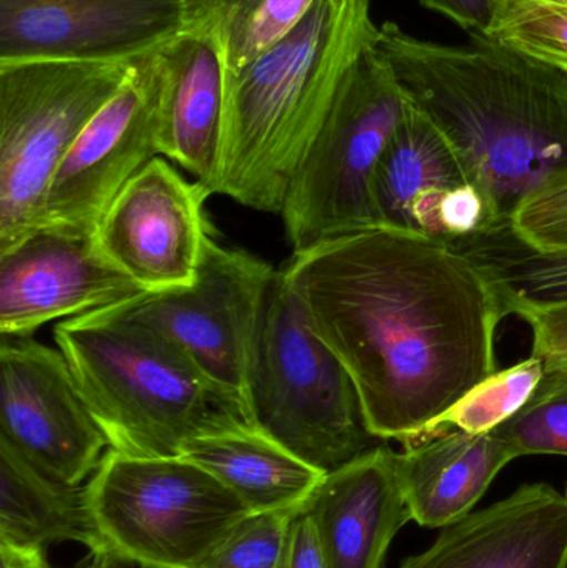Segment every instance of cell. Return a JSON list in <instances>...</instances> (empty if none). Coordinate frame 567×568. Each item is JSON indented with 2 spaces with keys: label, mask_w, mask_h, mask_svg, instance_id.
Listing matches in <instances>:
<instances>
[{
  "label": "cell",
  "mask_w": 567,
  "mask_h": 568,
  "mask_svg": "<svg viewBox=\"0 0 567 568\" xmlns=\"http://www.w3.org/2000/svg\"><path fill=\"white\" fill-rule=\"evenodd\" d=\"M408 103L378 47H369L343 82L286 190L280 215L293 253L376 226L373 173Z\"/></svg>",
  "instance_id": "52a82bcc"
},
{
  "label": "cell",
  "mask_w": 567,
  "mask_h": 568,
  "mask_svg": "<svg viewBox=\"0 0 567 568\" xmlns=\"http://www.w3.org/2000/svg\"><path fill=\"white\" fill-rule=\"evenodd\" d=\"M300 513L252 514L199 568H283L290 529Z\"/></svg>",
  "instance_id": "4316f807"
},
{
  "label": "cell",
  "mask_w": 567,
  "mask_h": 568,
  "mask_svg": "<svg viewBox=\"0 0 567 568\" xmlns=\"http://www.w3.org/2000/svg\"><path fill=\"white\" fill-rule=\"evenodd\" d=\"M180 457L229 487L250 514L305 509L328 474L252 426L190 439Z\"/></svg>",
  "instance_id": "ffe728a7"
},
{
  "label": "cell",
  "mask_w": 567,
  "mask_h": 568,
  "mask_svg": "<svg viewBox=\"0 0 567 568\" xmlns=\"http://www.w3.org/2000/svg\"><path fill=\"white\" fill-rule=\"evenodd\" d=\"M493 433L516 457H567V371H546L531 399Z\"/></svg>",
  "instance_id": "484cf974"
},
{
  "label": "cell",
  "mask_w": 567,
  "mask_h": 568,
  "mask_svg": "<svg viewBox=\"0 0 567 568\" xmlns=\"http://www.w3.org/2000/svg\"><path fill=\"white\" fill-rule=\"evenodd\" d=\"M145 293L117 270L93 235L40 229L0 253V334L29 337L43 324Z\"/></svg>",
  "instance_id": "5bb4252c"
},
{
  "label": "cell",
  "mask_w": 567,
  "mask_h": 568,
  "mask_svg": "<svg viewBox=\"0 0 567 568\" xmlns=\"http://www.w3.org/2000/svg\"><path fill=\"white\" fill-rule=\"evenodd\" d=\"M486 36L567 73V2L503 0Z\"/></svg>",
  "instance_id": "d4e9b609"
},
{
  "label": "cell",
  "mask_w": 567,
  "mask_h": 568,
  "mask_svg": "<svg viewBox=\"0 0 567 568\" xmlns=\"http://www.w3.org/2000/svg\"><path fill=\"white\" fill-rule=\"evenodd\" d=\"M53 337L115 453L179 457L190 439L250 426L176 347L117 306L60 321Z\"/></svg>",
  "instance_id": "277c9868"
},
{
  "label": "cell",
  "mask_w": 567,
  "mask_h": 568,
  "mask_svg": "<svg viewBox=\"0 0 567 568\" xmlns=\"http://www.w3.org/2000/svg\"><path fill=\"white\" fill-rule=\"evenodd\" d=\"M160 79L153 52L135 60L57 166L42 229L93 235L123 186L160 155Z\"/></svg>",
  "instance_id": "30bf717a"
},
{
  "label": "cell",
  "mask_w": 567,
  "mask_h": 568,
  "mask_svg": "<svg viewBox=\"0 0 567 568\" xmlns=\"http://www.w3.org/2000/svg\"><path fill=\"white\" fill-rule=\"evenodd\" d=\"M565 497H566V503H567V490H566V496Z\"/></svg>",
  "instance_id": "836d02e7"
},
{
  "label": "cell",
  "mask_w": 567,
  "mask_h": 568,
  "mask_svg": "<svg viewBox=\"0 0 567 568\" xmlns=\"http://www.w3.org/2000/svg\"><path fill=\"white\" fill-rule=\"evenodd\" d=\"M316 0H186L189 23L215 33L225 60L226 77L288 36Z\"/></svg>",
  "instance_id": "603a6c76"
},
{
  "label": "cell",
  "mask_w": 567,
  "mask_h": 568,
  "mask_svg": "<svg viewBox=\"0 0 567 568\" xmlns=\"http://www.w3.org/2000/svg\"><path fill=\"white\" fill-rule=\"evenodd\" d=\"M489 276L506 313L567 306V248L539 252L523 243L508 225L448 242Z\"/></svg>",
  "instance_id": "7402d4cb"
},
{
  "label": "cell",
  "mask_w": 567,
  "mask_h": 568,
  "mask_svg": "<svg viewBox=\"0 0 567 568\" xmlns=\"http://www.w3.org/2000/svg\"><path fill=\"white\" fill-rule=\"evenodd\" d=\"M72 542L89 554H109L87 486H70L33 466L0 437V544L47 550Z\"/></svg>",
  "instance_id": "44dd1931"
},
{
  "label": "cell",
  "mask_w": 567,
  "mask_h": 568,
  "mask_svg": "<svg viewBox=\"0 0 567 568\" xmlns=\"http://www.w3.org/2000/svg\"><path fill=\"white\" fill-rule=\"evenodd\" d=\"M533 331V356L546 371H567V306L546 307L523 313Z\"/></svg>",
  "instance_id": "f1b7e54d"
},
{
  "label": "cell",
  "mask_w": 567,
  "mask_h": 568,
  "mask_svg": "<svg viewBox=\"0 0 567 568\" xmlns=\"http://www.w3.org/2000/svg\"><path fill=\"white\" fill-rule=\"evenodd\" d=\"M209 192L186 182L165 156L150 160L103 213L93 239L102 255L143 291L195 282L210 225Z\"/></svg>",
  "instance_id": "7c38bea8"
},
{
  "label": "cell",
  "mask_w": 567,
  "mask_h": 568,
  "mask_svg": "<svg viewBox=\"0 0 567 568\" xmlns=\"http://www.w3.org/2000/svg\"><path fill=\"white\" fill-rule=\"evenodd\" d=\"M472 183L476 185L475 176L445 133L409 102L373 173L376 226L435 239L443 196Z\"/></svg>",
  "instance_id": "ac0fdd59"
},
{
  "label": "cell",
  "mask_w": 567,
  "mask_h": 568,
  "mask_svg": "<svg viewBox=\"0 0 567 568\" xmlns=\"http://www.w3.org/2000/svg\"><path fill=\"white\" fill-rule=\"evenodd\" d=\"M2 568H50L47 550L23 549V547L0 544Z\"/></svg>",
  "instance_id": "1f68e13d"
},
{
  "label": "cell",
  "mask_w": 567,
  "mask_h": 568,
  "mask_svg": "<svg viewBox=\"0 0 567 568\" xmlns=\"http://www.w3.org/2000/svg\"><path fill=\"white\" fill-rule=\"evenodd\" d=\"M276 270L213 239L203 245L195 282L115 304L165 337L250 419L249 381L263 306ZM253 427V426H252Z\"/></svg>",
  "instance_id": "9c48e42d"
},
{
  "label": "cell",
  "mask_w": 567,
  "mask_h": 568,
  "mask_svg": "<svg viewBox=\"0 0 567 568\" xmlns=\"http://www.w3.org/2000/svg\"><path fill=\"white\" fill-rule=\"evenodd\" d=\"M186 27V0H0V63L126 62Z\"/></svg>",
  "instance_id": "4fadbf2b"
},
{
  "label": "cell",
  "mask_w": 567,
  "mask_h": 568,
  "mask_svg": "<svg viewBox=\"0 0 567 568\" xmlns=\"http://www.w3.org/2000/svg\"><path fill=\"white\" fill-rule=\"evenodd\" d=\"M0 437L53 479L82 486L110 449L62 351L2 337Z\"/></svg>",
  "instance_id": "8fae6325"
},
{
  "label": "cell",
  "mask_w": 567,
  "mask_h": 568,
  "mask_svg": "<svg viewBox=\"0 0 567 568\" xmlns=\"http://www.w3.org/2000/svg\"><path fill=\"white\" fill-rule=\"evenodd\" d=\"M561 2H567V0H561Z\"/></svg>",
  "instance_id": "e575fe53"
},
{
  "label": "cell",
  "mask_w": 567,
  "mask_h": 568,
  "mask_svg": "<svg viewBox=\"0 0 567 568\" xmlns=\"http://www.w3.org/2000/svg\"><path fill=\"white\" fill-rule=\"evenodd\" d=\"M508 226L539 252L567 248V169L536 186L519 203Z\"/></svg>",
  "instance_id": "83f0119b"
},
{
  "label": "cell",
  "mask_w": 567,
  "mask_h": 568,
  "mask_svg": "<svg viewBox=\"0 0 567 568\" xmlns=\"http://www.w3.org/2000/svg\"><path fill=\"white\" fill-rule=\"evenodd\" d=\"M502 2H503V0H499V3H502Z\"/></svg>",
  "instance_id": "d590c367"
},
{
  "label": "cell",
  "mask_w": 567,
  "mask_h": 568,
  "mask_svg": "<svg viewBox=\"0 0 567 568\" xmlns=\"http://www.w3.org/2000/svg\"><path fill=\"white\" fill-rule=\"evenodd\" d=\"M282 273L348 371L375 439L413 446L498 371L505 304L448 242L372 226L293 253Z\"/></svg>",
  "instance_id": "6da1fadb"
},
{
  "label": "cell",
  "mask_w": 567,
  "mask_h": 568,
  "mask_svg": "<svg viewBox=\"0 0 567 568\" xmlns=\"http://www.w3.org/2000/svg\"><path fill=\"white\" fill-rule=\"evenodd\" d=\"M283 568H328L315 523L305 509L293 520Z\"/></svg>",
  "instance_id": "4dcf8cb0"
},
{
  "label": "cell",
  "mask_w": 567,
  "mask_h": 568,
  "mask_svg": "<svg viewBox=\"0 0 567 568\" xmlns=\"http://www.w3.org/2000/svg\"><path fill=\"white\" fill-rule=\"evenodd\" d=\"M468 36L445 45L385 22L376 47L508 225L536 186L567 169V73L486 33Z\"/></svg>",
  "instance_id": "7a4b0ae2"
},
{
  "label": "cell",
  "mask_w": 567,
  "mask_h": 568,
  "mask_svg": "<svg viewBox=\"0 0 567 568\" xmlns=\"http://www.w3.org/2000/svg\"><path fill=\"white\" fill-rule=\"evenodd\" d=\"M378 33L369 0H316L288 36L226 77L213 195L280 215L333 100Z\"/></svg>",
  "instance_id": "3957f363"
},
{
  "label": "cell",
  "mask_w": 567,
  "mask_h": 568,
  "mask_svg": "<svg viewBox=\"0 0 567 568\" xmlns=\"http://www.w3.org/2000/svg\"><path fill=\"white\" fill-rule=\"evenodd\" d=\"M399 568H567L566 497L549 484H525L443 527Z\"/></svg>",
  "instance_id": "9a60e30c"
},
{
  "label": "cell",
  "mask_w": 567,
  "mask_h": 568,
  "mask_svg": "<svg viewBox=\"0 0 567 568\" xmlns=\"http://www.w3.org/2000/svg\"><path fill=\"white\" fill-rule=\"evenodd\" d=\"M419 3L448 17L468 33L488 32L499 7V0H419Z\"/></svg>",
  "instance_id": "f546056e"
},
{
  "label": "cell",
  "mask_w": 567,
  "mask_h": 568,
  "mask_svg": "<svg viewBox=\"0 0 567 568\" xmlns=\"http://www.w3.org/2000/svg\"><path fill=\"white\" fill-rule=\"evenodd\" d=\"M55 568V567H50ZM69 568H140L115 559L112 554H89L82 562Z\"/></svg>",
  "instance_id": "d6a6232c"
},
{
  "label": "cell",
  "mask_w": 567,
  "mask_h": 568,
  "mask_svg": "<svg viewBox=\"0 0 567 568\" xmlns=\"http://www.w3.org/2000/svg\"><path fill=\"white\" fill-rule=\"evenodd\" d=\"M85 486L107 550L140 568H199L252 516L229 487L180 456L109 449Z\"/></svg>",
  "instance_id": "8992f818"
},
{
  "label": "cell",
  "mask_w": 567,
  "mask_h": 568,
  "mask_svg": "<svg viewBox=\"0 0 567 568\" xmlns=\"http://www.w3.org/2000/svg\"><path fill=\"white\" fill-rule=\"evenodd\" d=\"M518 459L495 433H446L396 453L412 520L443 529L472 514L495 477Z\"/></svg>",
  "instance_id": "d6986e66"
},
{
  "label": "cell",
  "mask_w": 567,
  "mask_h": 568,
  "mask_svg": "<svg viewBox=\"0 0 567 568\" xmlns=\"http://www.w3.org/2000/svg\"><path fill=\"white\" fill-rule=\"evenodd\" d=\"M160 79V155L213 195L222 149L226 69L215 33L189 23L153 50Z\"/></svg>",
  "instance_id": "2e32d148"
},
{
  "label": "cell",
  "mask_w": 567,
  "mask_h": 568,
  "mask_svg": "<svg viewBox=\"0 0 567 568\" xmlns=\"http://www.w3.org/2000/svg\"><path fill=\"white\" fill-rule=\"evenodd\" d=\"M545 373V363L533 354L508 369L496 371L429 424L413 446L455 430L466 434L493 433L531 399Z\"/></svg>",
  "instance_id": "cb8c5ba5"
},
{
  "label": "cell",
  "mask_w": 567,
  "mask_h": 568,
  "mask_svg": "<svg viewBox=\"0 0 567 568\" xmlns=\"http://www.w3.org/2000/svg\"><path fill=\"white\" fill-rule=\"evenodd\" d=\"M133 65L0 63V253L42 229L57 166Z\"/></svg>",
  "instance_id": "ba28073f"
},
{
  "label": "cell",
  "mask_w": 567,
  "mask_h": 568,
  "mask_svg": "<svg viewBox=\"0 0 567 568\" xmlns=\"http://www.w3.org/2000/svg\"><path fill=\"white\" fill-rule=\"evenodd\" d=\"M305 510L328 568H382L389 544L412 520L396 453L373 446L326 474Z\"/></svg>",
  "instance_id": "e0dca14e"
},
{
  "label": "cell",
  "mask_w": 567,
  "mask_h": 568,
  "mask_svg": "<svg viewBox=\"0 0 567 568\" xmlns=\"http://www.w3.org/2000/svg\"><path fill=\"white\" fill-rule=\"evenodd\" d=\"M249 404L255 429L325 473L372 449L375 440L348 371L313 329L282 270L260 320Z\"/></svg>",
  "instance_id": "5b68a950"
}]
</instances>
